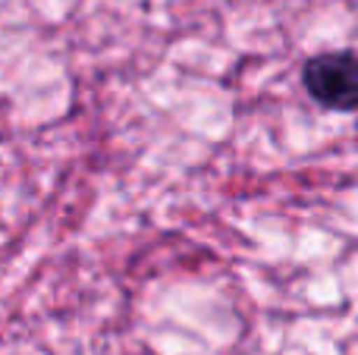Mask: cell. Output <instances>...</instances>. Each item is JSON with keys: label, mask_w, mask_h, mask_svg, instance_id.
Listing matches in <instances>:
<instances>
[{"label": "cell", "mask_w": 358, "mask_h": 355, "mask_svg": "<svg viewBox=\"0 0 358 355\" xmlns=\"http://www.w3.org/2000/svg\"><path fill=\"white\" fill-rule=\"evenodd\" d=\"M305 88L317 104L330 110H355L358 107V57L349 50L311 57L305 63Z\"/></svg>", "instance_id": "1"}]
</instances>
